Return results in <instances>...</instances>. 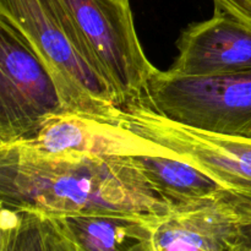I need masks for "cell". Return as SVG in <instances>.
Listing matches in <instances>:
<instances>
[{"instance_id": "obj_1", "label": "cell", "mask_w": 251, "mask_h": 251, "mask_svg": "<svg viewBox=\"0 0 251 251\" xmlns=\"http://www.w3.org/2000/svg\"><path fill=\"white\" fill-rule=\"evenodd\" d=\"M0 203L55 217L115 212L162 217L174 210L135 158L43 159L1 151Z\"/></svg>"}, {"instance_id": "obj_2", "label": "cell", "mask_w": 251, "mask_h": 251, "mask_svg": "<svg viewBox=\"0 0 251 251\" xmlns=\"http://www.w3.org/2000/svg\"><path fill=\"white\" fill-rule=\"evenodd\" d=\"M0 20L46 64L68 112L119 123L122 107L59 0H0Z\"/></svg>"}, {"instance_id": "obj_3", "label": "cell", "mask_w": 251, "mask_h": 251, "mask_svg": "<svg viewBox=\"0 0 251 251\" xmlns=\"http://www.w3.org/2000/svg\"><path fill=\"white\" fill-rule=\"evenodd\" d=\"M119 123L216 179L227 189L222 202L240 222H251V137L191 129L159 115L145 100L123 108Z\"/></svg>"}, {"instance_id": "obj_4", "label": "cell", "mask_w": 251, "mask_h": 251, "mask_svg": "<svg viewBox=\"0 0 251 251\" xmlns=\"http://www.w3.org/2000/svg\"><path fill=\"white\" fill-rule=\"evenodd\" d=\"M59 1L122 109L146 98L150 80L158 69L142 49L130 0Z\"/></svg>"}, {"instance_id": "obj_5", "label": "cell", "mask_w": 251, "mask_h": 251, "mask_svg": "<svg viewBox=\"0 0 251 251\" xmlns=\"http://www.w3.org/2000/svg\"><path fill=\"white\" fill-rule=\"evenodd\" d=\"M142 100L162 117L191 129L251 137V70L202 77L157 70Z\"/></svg>"}, {"instance_id": "obj_6", "label": "cell", "mask_w": 251, "mask_h": 251, "mask_svg": "<svg viewBox=\"0 0 251 251\" xmlns=\"http://www.w3.org/2000/svg\"><path fill=\"white\" fill-rule=\"evenodd\" d=\"M64 112L68 110L49 69L0 20V145L31 136Z\"/></svg>"}, {"instance_id": "obj_7", "label": "cell", "mask_w": 251, "mask_h": 251, "mask_svg": "<svg viewBox=\"0 0 251 251\" xmlns=\"http://www.w3.org/2000/svg\"><path fill=\"white\" fill-rule=\"evenodd\" d=\"M0 151L27 158L85 159L171 156L166 147L135 134L120 123L75 112L47 120L31 136L0 145Z\"/></svg>"}, {"instance_id": "obj_8", "label": "cell", "mask_w": 251, "mask_h": 251, "mask_svg": "<svg viewBox=\"0 0 251 251\" xmlns=\"http://www.w3.org/2000/svg\"><path fill=\"white\" fill-rule=\"evenodd\" d=\"M172 74L188 77L251 70V28L222 15L191 24L181 32Z\"/></svg>"}, {"instance_id": "obj_9", "label": "cell", "mask_w": 251, "mask_h": 251, "mask_svg": "<svg viewBox=\"0 0 251 251\" xmlns=\"http://www.w3.org/2000/svg\"><path fill=\"white\" fill-rule=\"evenodd\" d=\"M239 220L220 198L174 208L153 226V251H233Z\"/></svg>"}, {"instance_id": "obj_10", "label": "cell", "mask_w": 251, "mask_h": 251, "mask_svg": "<svg viewBox=\"0 0 251 251\" xmlns=\"http://www.w3.org/2000/svg\"><path fill=\"white\" fill-rule=\"evenodd\" d=\"M58 218L77 251H153V226L158 217L115 212Z\"/></svg>"}, {"instance_id": "obj_11", "label": "cell", "mask_w": 251, "mask_h": 251, "mask_svg": "<svg viewBox=\"0 0 251 251\" xmlns=\"http://www.w3.org/2000/svg\"><path fill=\"white\" fill-rule=\"evenodd\" d=\"M145 176L173 205L183 207L217 199L227 189L190 162L174 156L135 157Z\"/></svg>"}, {"instance_id": "obj_12", "label": "cell", "mask_w": 251, "mask_h": 251, "mask_svg": "<svg viewBox=\"0 0 251 251\" xmlns=\"http://www.w3.org/2000/svg\"><path fill=\"white\" fill-rule=\"evenodd\" d=\"M0 251H77L55 216L1 205Z\"/></svg>"}, {"instance_id": "obj_13", "label": "cell", "mask_w": 251, "mask_h": 251, "mask_svg": "<svg viewBox=\"0 0 251 251\" xmlns=\"http://www.w3.org/2000/svg\"><path fill=\"white\" fill-rule=\"evenodd\" d=\"M213 14L229 17L251 28V0H212Z\"/></svg>"}, {"instance_id": "obj_14", "label": "cell", "mask_w": 251, "mask_h": 251, "mask_svg": "<svg viewBox=\"0 0 251 251\" xmlns=\"http://www.w3.org/2000/svg\"><path fill=\"white\" fill-rule=\"evenodd\" d=\"M233 251H251V222H240Z\"/></svg>"}]
</instances>
